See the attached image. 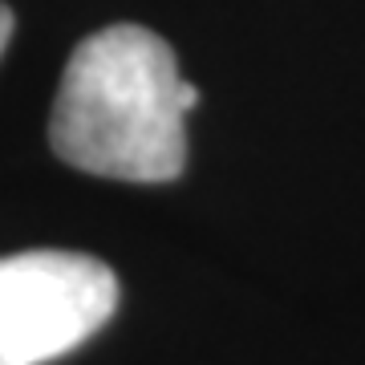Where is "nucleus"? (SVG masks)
Masks as SVG:
<instances>
[{
	"mask_svg": "<svg viewBox=\"0 0 365 365\" xmlns=\"http://www.w3.org/2000/svg\"><path fill=\"white\" fill-rule=\"evenodd\" d=\"M199 86L179 78L175 53L143 25H110L73 49L49 114L53 155L86 175L170 182L187 167L182 118Z\"/></svg>",
	"mask_w": 365,
	"mask_h": 365,
	"instance_id": "nucleus-1",
	"label": "nucleus"
},
{
	"mask_svg": "<svg viewBox=\"0 0 365 365\" xmlns=\"http://www.w3.org/2000/svg\"><path fill=\"white\" fill-rule=\"evenodd\" d=\"M13 9L9 4H0V53H4V45H9V37H13Z\"/></svg>",
	"mask_w": 365,
	"mask_h": 365,
	"instance_id": "nucleus-3",
	"label": "nucleus"
},
{
	"mask_svg": "<svg viewBox=\"0 0 365 365\" xmlns=\"http://www.w3.org/2000/svg\"><path fill=\"white\" fill-rule=\"evenodd\" d=\"M118 276L81 252L0 256V365L73 353L118 309Z\"/></svg>",
	"mask_w": 365,
	"mask_h": 365,
	"instance_id": "nucleus-2",
	"label": "nucleus"
}]
</instances>
